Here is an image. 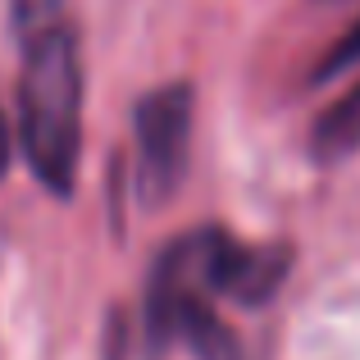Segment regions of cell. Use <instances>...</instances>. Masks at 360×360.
<instances>
[{"instance_id": "1", "label": "cell", "mask_w": 360, "mask_h": 360, "mask_svg": "<svg viewBox=\"0 0 360 360\" xmlns=\"http://www.w3.org/2000/svg\"><path fill=\"white\" fill-rule=\"evenodd\" d=\"M18 41V141L32 178L55 196L73 192L82 150V55L69 0H9Z\"/></svg>"}, {"instance_id": "2", "label": "cell", "mask_w": 360, "mask_h": 360, "mask_svg": "<svg viewBox=\"0 0 360 360\" xmlns=\"http://www.w3.org/2000/svg\"><path fill=\"white\" fill-rule=\"evenodd\" d=\"M192 128H196V87L192 82H165L146 91L132 110V137H137V196L141 205L160 210L178 196L192 165Z\"/></svg>"}, {"instance_id": "3", "label": "cell", "mask_w": 360, "mask_h": 360, "mask_svg": "<svg viewBox=\"0 0 360 360\" xmlns=\"http://www.w3.org/2000/svg\"><path fill=\"white\" fill-rule=\"evenodd\" d=\"M292 264H297V251L288 242H238L219 224H205L201 288L214 292V297H229L246 310H260L278 297Z\"/></svg>"}, {"instance_id": "4", "label": "cell", "mask_w": 360, "mask_h": 360, "mask_svg": "<svg viewBox=\"0 0 360 360\" xmlns=\"http://www.w3.org/2000/svg\"><path fill=\"white\" fill-rule=\"evenodd\" d=\"M356 146H360V82L352 91H342V96L315 119V128H310V150H315L319 165L347 160Z\"/></svg>"}, {"instance_id": "5", "label": "cell", "mask_w": 360, "mask_h": 360, "mask_svg": "<svg viewBox=\"0 0 360 360\" xmlns=\"http://www.w3.org/2000/svg\"><path fill=\"white\" fill-rule=\"evenodd\" d=\"M101 360H165V342L150 333L141 310L110 306L105 333H101Z\"/></svg>"}, {"instance_id": "6", "label": "cell", "mask_w": 360, "mask_h": 360, "mask_svg": "<svg viewBox=\"0 0 360 360\" xmlns=\"http://www.w3.org/2000/svg\"><path fill=\"white\" fill-rule=\"evenodd\" d=\"M356 60H360V23H356L352 32H347L342 41L333 46V51L324 55V60H319V69H315V78H310V82H328L333 73H342L347 64H356Z\"/></svg>"}, {"instance_id": "7", "label": "cell", "mask_w": 360, "mask_h": 360, "mask_svg": "<svg viewBox=\"0 0 360 360\" xmlns=\"http://www.w3.org/2000/svg\"><path fill=\"white\" fill-rule=\"evenodd\" d=\"M9 155H14L9 150V123H5V110H0V178L9 174Z\"/></svg>"}]
</instances>
